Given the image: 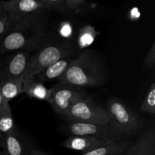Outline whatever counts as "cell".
Here are the masks:
<instances>
[{
  "instance_id": "23",
  "label": "cell",
  "mask_w": 155,
  "mask_h": 155,
  "mask_svg": "<svg viewBox=\"0 0 155 155\" xmlns=\"http://www.w3.org/2000/svg\"><path fill=\"white\" fill-rule=\"evenodd\" d=\"M144 64L148 68H154L155 65V43L154 42L145 58Z\"/></svg>"
},
{
  "instance_id": "26",
  "label": "cell",
  "mask_w": 155,
  "mask_h": 155,
  "mask_svg": "<svg viewBox=\"0 0 155 155\" xmlns=\"http://www.w3.org/2000/svg\"><path fill=\"white\" fill-rule=\"evenodd\" d=\"M0 155H6V154L5 153V152L2 150V151H0Z\"/></svg>"
},
{
  "instance_id": "15",
  "label": "cell",
  "mask_w": 155,
  "mask_h": 155,
  "mask_svg": "<svg viewBox=\"0 0 155 155\" xmlns=\"http://www.w3.org/2000/svg\"><path fill=\"white\" fill-rule=\"evenodd\" d=\"M24 76L18 78L0 81V93L5 102H10L15 97L23 93Z\"/></svg>"
},
{
  "instance_id": "24",
  "label": "cell",
  "mask_w": 155,
  "mask_h": 155,
  "mask_svg": "<svg viewBox=\"0 0 155 155\" xmlns=\"http://www.w3.org/2000/svg\"><path fill=\"white\" fill-rule=\"evenodd\" d=\"M27 155H48L46 152L38 148H33L29 151Z\"/></svg>"
},
{
  "instance_id": "20",
  "label": "cell",
  "mask_w": 155,
  "mask_h": 155,
  "mask_svg": "<svg viewBox=\"0 0 155 155\" xmlns=\"http://www.w3.org/2000/svg\"><path fill=\"white\" fill-rule=\"evenodd\" d=\"M95 36H96V33L94 27H91L90 25L84 26L80 29L79 33V44L83 48L88 46L93 43Z\"/></svg>"
},
{
  "instance_id": "25",
  "label": "cell",
  "mask_w": 155,
  "mask_h": 155,
  "mask_svg": "<svg viewBox=\"0 0 155 155\" xmlns=\"http://www.w3.org/2000/svg\"><path fill=\"white\" fill-rule=\"evenodd\" d=\"M5 100H3V97H2V94H1V93H0V107H1L3 105V103H5Z\"/></svg>"
},
{
  "instance_id": "9",
  "label": "cell",
  "mask_w": 155,
  "mask_h": 155,
  "mask_svg": "<svg viewBox=\"0 0 155 155\" xmlns=\"http://www.w3.org/2000/svg\"><path fill=\"white\" fill-rule=\"evenodd\" d=\"M30 53L27 50L13 52V54L8 59L2 69V81L18 78L24 76L30 57Z\"/></svg>"
},
{
  "instance_id": "7",
  "label": "cell",
  "mask_w": 155,
  "mask_h": 155,
  "mask_svg": "<svg viewBox=\"0 0 155 155\" xmlns=\"http://www.w3.org/2000/svg\"><path fill=\"white\" fill-rule=\"evenodd\" d=\"M65 126L66 132L71 135H88L107 141H118L124 138L110 124L68 122V124Z\"/></svg>"
},
{
  "instance_id": "1",
  "label": "cell",
  "mask_w": 155,
  "mask_h": 155,
  "mask_svg": "<svg viewBox=\"0 0 155 155\" xmlns=\"http://www.w3.org/2000/svg\"><path fill=\"white\" fill-rule=\"evenodd\" d=\"M48 11H36L21 18L0 41V55L38 48L46 34Z\"/></svg>"
},
{
  "instance_id": "3",
  "label": "cell",
  "mask_w": 155,
  "mask_h": 155,
  "mask_svg": "<svg viewBox=\"0 0 155 155\" xmlns=\"http://www.w3.org/2000/svg\"><path fill=\"white\" fill-rule=\"evenodd\" d=\"M74 47L71 42L52 43L45 45L30 57L24 74V81L34 78L54 62L71 56Z\"/></svg>"
},
{
  "instance_id": "17",
  "label": "cell",
  "mask_w": 155,
  "mask_h": 155,
  "mask_svg": "<svg viewBox=\"0 0 155 155\" xmlns=\"http://www.w3.org/2000/svg\"><path fill=\"white\" fill-rule=\"evenodd\" d=\"M16 129L9 102H5L0 107V141L1 143L8 134Z\"/></svg>"
},
{
  "instance_id": "12",
  "label": "cell",
  "mask_w": 155,
  "mask_h": 155,
  "mask_svg": "<svg viewBox=\"0 0 155 155\" xmlns=\"http://www.w3.org/2000/svg\"><path fill=\"white\" fill-rule=\"evenodd\" d=\"M23 93L30 98L45 100L51 103L52 88H46L42 82L38 81L34 78L24 81Z\"/></svg>"
},
{
  "instance_id": "10",
  "label": "cell",
  "mask_w": 155,
  "mask_h": 155,
  "mask_svg": "<svg viewBox=\"0 0 155 155\" xmlns=\"http://www.w3.org/2000/svg\"><path fill=\"white\" fill-rule=\"evenodd\" d=\"M123 155H155V131L147 129L135 142L130 144Z\"/></svg>"
},
{
  "instance_id": "14",
  "label": "cell",
  "mask_w": 155,
  "mask_h": 155,
  "mask_svg": "<svg viewBox=\"0 0 155 155\" xmlns=\"http://www.w3.org/2000/svg\"><path fill=\"white\" fill-rule=\"evenodd\" d=\"M2 145L6 155H27L30 151L19 136L17 129L5 137Z\"/></svg>"
},
{
  "instance_id": "8",
  "label": "cell",
  "mask_w": 155,
  "mask_h": 155,
  "mask_svg": "<svg viewBox=\"0 0 155 155\" xmlns=\"http://www.w3.org/2000/svg\"><path fill=\"white\" fill-rule=\"evenodd\" d=\"M12 28L21 18L45 9L39 0H1Z\"/></svg>"
},
{
  "instance_id": "11",
  "label": "cell",
  "mask_w": 155,
  "mask_h": 155,
  "mask_svg": "<svg viewBox=\"0 0 155 155\" xmlns=\"http://www.w3.org/2000/svg\"><path fill=\"white\" fill-rule=\"evenodd\" d=\"M109 142L111 141H104L88 135H72L64 141L61 145L66 148L80 151L83 153L90 151Z\"/></svg>"
},
{
  "instance_id": "13",
  "label": "cell",
  "mask_w": 155,
  "mask_h": 155,
  "mask_svg": "<svg viewBox=\"0 0 155 155\" xmlns=\"http://www.w3.org/2000/svg\"><path fill=\"white\" fill-rule=\"evenodd\" d=\"M73 59L74 58L71 57V56H68L59 59L57 62H54L46 68L42 70L40 73L35 76L34 78L38 81L41 82L54 80L56 78L58 79L66 71Z\"/></svg>"
},
{
  "instance_id": "4",
  "label": "cell",
  "mask_w": 155,
  "mask_h": 155,
  "mask_svg": "<svg viewBox=\"0 0 155 155\" xmlns=\"http://www.w3.org/2000/svg\"><path fill=\"white\" fill-rule=\"evenodd\" d=\"M109 118V124L123 136H133L142 129V120L117 99H111L104 108Z\"/></svg>"
},
{
  "instance_id": "5",
  "label": "cell",
  "mask_w": 155,
  "mask_h": 155,
  "mask_svg": "<svg viewBox=\"0 0 155 155\" xmlns=\"http://www.w3.org/2000/svg\"><path fill=\"white\" fill-rule=\"evenodd\" d=\"M64 118L68 122L109 124V118L105 109L96 104L89 97L74 103L64 115Z\"/></svg>"
},
{
  "instance_id": "6",
  "label": "cell",
  "mask_w": 155,
  "mask_h": 155,
  "mask_svg": "<svg viewBox=\"0 0 155 155\" xmlns=\"http://www.w3.org/2000/svg\"><path fill=\"white\" fill-rule=\"evenodd\" d=\"M86 97V92L83 88L59 81L52 88L50 104L58 114L64 116L74 103Z\"/></svg>"
},
{
  "instance_id": "21",
  "label": "cell",
  "mask_w": 155,
  "mask_h": 155,
  "mask_svg": "<svg viewBox=\"0 0 155 155\" xmlns=\"http://www.w3.org/2000/svg\"><path fill=\"white\" fill-rule=\"evenodd\" d=\"M12 29L8 18L2 5L0 0V41L4 38V36L10 31Z\"/></svg>"
},
{
  "instance_id": "2",
  "label": "cell",
  "mask_w": 155,
  "mask_h": 155,
  "mask_svg": "<svg viewBox=\"0 0 155 155\" xmlns=\"http://www.w3.org/2000/svg\"><path fill=\"white\" fill-rule=\"evenodd\" d=\"M106 79V73L99 58L90 50L74 58L59 81L80 88L100 86Z\"/></svg>"
},
{
  "instance_id": "22",
  "label": "cell",
  "mask_w": 155,
  "mask_h": 155,
  "mask_svg": "<svg viewBox=\"0 0 155 155\" xmlns=\"http://www.w3.org/2000/svg\"><path fill=\"white\" fill-rule=\"evenodd\" d=\"M48 11H56L65 13L64 0H39Z\"/></svg>"
},
{
  "instance_id": "18",
  "label": "cell",
  "mask_w": 155,
  "mask_h": 155,
  "mask_svg": "<svg viewBox=\"0 0 155 155\" xmlns=\"http://www.w3.org/2000/svg\"><path fill=\"white\" fill-rule=\"evenodd\" d=\"M65 13L79 15L89 10V3L86 0H64Z\"/></svg>"
},
{
  "instance_id": "16",
  "label": "cell",
  "mask_w": 155,
  "mask_h": 155,
  "mask_svg": "<svg viewBox=\"0 0 155 155\" xmlns=\"http://www.w3.org/2000/svg\"><path fill=\"white\" fill-rule=\"evenodd\" d=\"M130 144V141L124 139L111 141L81 155H123Z\"/></svg>"
},
{
  "instance_id": "19",
  "label": "cell",
  "mask_w": 155,
  "mask_h": 155,
  "mask_svg": "<svg viewBox=\"0 0 155 155\" xmlns=\"http://www.w3.org/2000/svg\"><path fill=\"white\" fill-rule=\"evenodd\" d=\"M139 111L142 112H147L154 115L155 114V83L153 82L148 88L145 98L141 106H139Z\"/></svg>"
}]
</instances>
